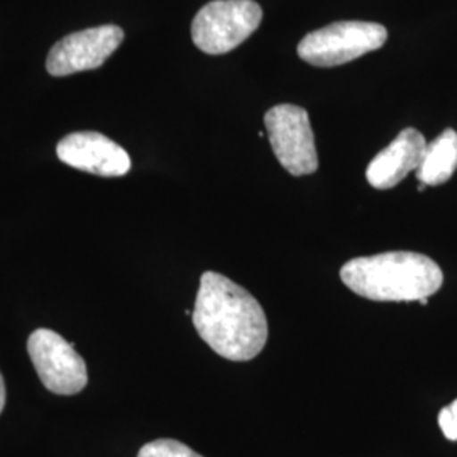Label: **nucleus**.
Masks as SVG:
<instances>
[{"mask_svg":"<svg viewBox=\"0 0 457 457\" xmlns=\"http://www.w3.org/2000/svg\"><path fill=\"white\" fill-rule=\"evenodd\" d=\"M457 170V132L445 129L425 147L417 179L425 187H436L451 180Z\"/></svg>","mask_w":457,"mask_h":457,"instance_id":"obj_10","label":"nucleus"},{"mask_svg":"<svg viewBox=\"0 0 457 457\" xmlns=\"http://www.w3.org/2000/svg\"><path fill=\"white\" fill-rule=\"evenodd\" d=\"M439 427L445 439L457 441V398L439 413Z\"/></svg>","mask_w":457,"mask_h":457,"instance_id":"obj_12","label":"nucleus"},{"mask_svg":"<svg viewBox=\"0 0 457 457\" xmlns=\"http://www.w3.org/2000/svg\"><path fill=\"white\" fill-rule=\"evenodd\" d=\"M339 275L351 292L373 302H420L437 294L444 283L441 266L411 251L354 258Z\"/></svg>","mask_w":457,"mask_h":457,"instance_id":"obj_2","label":"nucleus"},{"mask_svg":"<svg viewBox=\"0 0 457 457\" xmlns=\"http://www.w3.org/2000/svg\"><path fill=\"white\" fill-rule=\"evenodd\" d=\"M192 320L202 341L228 361L254 360L268 341V319L260 302L215 271L200 278Z\"/></svg>","mask_w":457,"mask_h":457,"instance_id":"obj_1","label":"nucleus"},{"mask_svg":"<svg viewBox=\"0 0 457 457\" xmlns=\"http://www.w3.org/2000/svg\"><path fill=\"white\" fill-rule=\"evenodd\" d=\"M270 145L279 164L294 177H305L317 171L319 156L311 119L305 109L281 104L264 115Z\"/></svg>","mask_w":457,"mask_h":457,"instance_id":"obj_5","label":"nucleus"},{"mask_svg":"<svg viewBox=\"0 0 457 457\" xmlns=\"http://www.w3.org/2000/svg\"><path fill=\"white\" fill-rule=\"evenodd\" d=\"M424 134L413 128L400 132L388 146L379 151L366 168L368 183L378 190H390L410 171H417L424 158Z\"/></svg>","mask_w":457,"mask_h":457,"instance_id":"obj_9","label":"nucleus"},{"mask_svg":"<svg viewBox=\"0 0 457 457\" xmlns=\"http://www.w3.org/2000/svg\"><path fill=\"white\" fill-rule=\"evenodd\" d=\"M122 41L124 31L112 24L68 34L49 51L46 70L53 77L96 70L112 56Z\"/></svg>","mask_w":457,"mask_h":457,"instance_id":"obj_7","label":"nucleus"},{"mask_svg":"<svg viewBox=\"0 0 457 457\" xmlns=\"http://www.w3.org/2000/svg\"><path fill=\"white\" fill-rule=\"evenodd\" d=\"M388 33L385 26L364 21H341L309 33L298 45V56L313 66L344 65L381 48Z\"/></svg>","mask_w":457,"mask_h":457,"instance_id":"obj_3","label":"nucleus"},{"mask_svg":"<svg viewBox=\"0 0 457 457\" xmlns=\"http://www.w3.org/2000/svg\"><path fill=\"white\" fill-rule=\"evenodd\" d=\"M137 457H204L187 444L175 439H158L141 447Z\"/></svg>","mask_w":457,"mask_h":457,"instance_id":"obj_11","label":"nucleus"},{"mask_svg":"<svg viewBox=\"0 0 457 457\" xmlns=\"http://www.w3.org/2000/svg\"><path fill=\"white\" fill-rule=\"evenodd\" d=\"M56 154L68 166L98 177H124L131 170L126 149L100 132L68 134L58 143Z\"/></svg>","mask_w":457,"mask_h":457,"instance_id":"obj_8","label":"nucleus"},{"mask_svg":"<svg viewBox=\"0 0 457 457\" xmlns=\"http://www.w3.org/2000/svg\"><path fill=\"white\" fill-rule=\"evenodd\" d=\"M262 21L254 0H213L204 5L192 22V39L207 54H226L243 45Z\"/></svg>","mask_w":457,"mask_h":457,"instance_id":"obj_4","label":"nucleus"},{"mask_svg":"<svg viewBox=\"0 0 457 457\" xmlns=\"http://www.w3.org/2000/svg\"><path fill=\"white\" fill-rule=\"evenodd\" d=\"M28 353L45 388L56 395H77L88 383L87 364L58 332L37 328L28 339Z\"/></svg>","mask_w":457,"mask_h":457,"instance_id":"obj_6","label":"nucleus"},{"mask_svg":"<svg viewBox=\"0 0 457 457\" xmlns=\"http://www.w3.org/2000/svg\"><path fill=\"white\" fill-rule=\"evenodd\" d=\"M5 407V383H4V376L0 373V413Z\"/></svg>","mask_w":457,"mask_h":457,"instance_id":"obj_13","label":"nucleus"}]
</instances>
